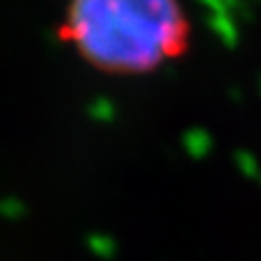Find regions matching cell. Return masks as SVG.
Listing matches in <instances>:
<instances>
[{
    "label": "cell",
    "instance_id": "cell-1",
    "mask_svg": "<svg viewBox=\"0 0 261 261\" xmlns=\"http://www.w3.org/2000/svg\"><path fill=\"white\" fill-rule=\"evenodd\" d=\"M190 35L188 14L172 0H78L58 25L78 58L110 76L156 71L188 50Z\"/></svg>",
    "mask_w": 261,
    "mask_h": 261
}]
</instances>
